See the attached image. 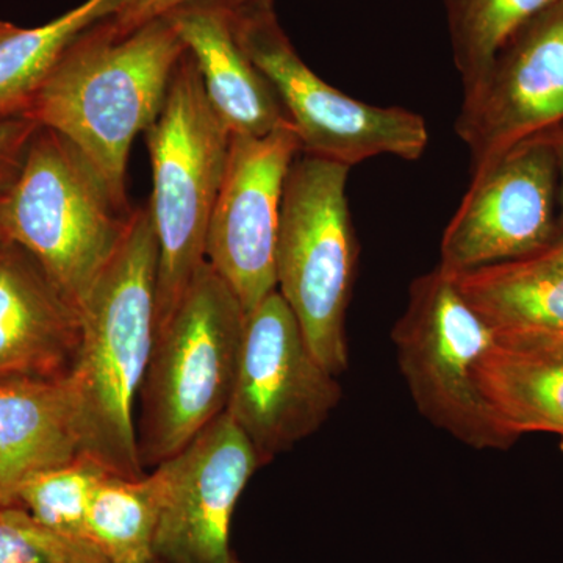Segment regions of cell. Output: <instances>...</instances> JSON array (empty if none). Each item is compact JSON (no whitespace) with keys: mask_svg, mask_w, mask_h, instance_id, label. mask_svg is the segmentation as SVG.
<instances>
[{"mask_svg":"<svg viewBox=\"0 0 563 563\" xmlns=\"http://www.w3.org/2000/svg\"><path fill=\"white\" fill-rule=\"evenodd\" d=\"M157 273L150 209L136 207L80 307V342L68 373L80 455L122 477L143 476L135 410L155 342Z\"/></svg>","mask_w":563,"mask_h":563,"instance_id":"cell-1","label":"cell"},{"mask_svg":"<svg viewBox=\"0 0 563 563\" xmlns=\"http://www.w3.org/2000/svg\"><path fill=\"white\" fill-rule=\"evenodd\" d=\"M109 18L66 47L27 118L70 141L117 202L132 209L128 165L133 141L157 120L187 49L168 18L124 33Z\"/></svg>","mask_w":563,"mask_h":563,"instance_id":"cell-2","label":"cell"},{"mask_svg":"<svg viewBox=\"0 0 563 563\" xmlns=\"http://www.w3.org/2000/svg\"><path fill=\"white\" fill-rule=\"evenodd\" d=\"M247 314L229 285L203 263L172 318L155 332L141 387V465L173 457L228 412Z\"/></svg>","mask_w":563,"mask_h":563,"instance_id":"cell-3","label":"cell"},{"mask_svg":"<svg viewBox=\"0 0 563 563\" xmlns=\"http://www.w3.org/2000/svg\"><path fill=\"white\" fill-rule=\"evenodd\" d=\"M144 135L154 181L147 209L158 244L157 332L207 262V232L231 150L232 133L207 98L190 52Z\"/></svg>","mask_w":563,"mask_h":563,"instance_id":"cell-4","label":"cell"},{"mask_svg":"<svg viewBox=\"0 0 563 563\" xmlns=\"http://www.w3.org/2000/svg\"><path fill=\"white\" fill-rule=\"evenodd\" d=\"M132 211L70 141L40 128L3 199V232L80 310L120 247Z\"/></svg>","mask_w":563,"mask_h":563,"instance_id":"cell-5","label":"cell"},{"mask_svg":"<svg viewBox=\"0 0 563 563\" xmlns=\"http://www.w3.org/2000/svg\"><path fill=\"white\" fill-rule=\"evenodd\" d=\"M350 166L301 154L282 199L277 291L318 361L336 377L350 365L346 313L358 246L346 198Z\"/></svg>","mask_w":563,"mask_h":563,"instance_id":"cell-6","label":"cell"},{"mask_svg":"<svg viewBox=\"0 0 563 563\" xmlns=\"http://www.w3.org/2000/svg\"><path fill=\"white\" fill-rule=\"evenodd\" d=\"M495 329L473 309L454 276L437 266L410 285L409 302L393 328L398 365L418 412L473 450L504 451L520 440L496 420L477 365Z\"/></svg>","mask_w":563,"mask_h":563,"instance_id":"cell-7","label":"cell"},{"mask_svg":"<svg viewBox=\"0 0 563 563\" xmlns=\"http://www.w3.org/2000/svg\"><path fill=\"white\" fill-rule=\"evenodd\" d=\"M229 7L240 46L272 84L303 154L350 168L377 155L407 162L421 158L429 132L420 114L369 106L322 80L282 29L274 0Z\"/></svg>","mask_w":563,"mask_h":563,"instance_id":"cell-8","label":"cell"},{"mask_svg":"<svg viewBox=\"0 0 563 563\" xmlns=\"http://www.w3.org/2000/svg\"><path fill=\"white\" fill-rule=\"evenodd\" d=\"M340 401L339 377L318 361L290 307L273 291L247 314L228 413L266 465L317 432Z\"/></svg>","mask_w":563,"mask_h":563,"instance_id":"cell-9","label":"cell"},{"mask_svg":"<svg viewBox=\"0 0 563 563\" xmlns=\"http://www.w3.org/2000/svg\"><path fill=\"white\" fill-rule=\"evenodd\" d=\"M301 143L290 122L262 136L232 135L209 232L206 261L246 314L277 290L282 199Z\"/></svg>","mask_w":563,"mask_h":563,"instance_id":"cell-10","label":"cell"},{"mask_svg":"<svg viewBox=\"0 0 563 563\" xmlns=\"http://www.w3.org/2000/svg\"><path fill=\"white\" fill-rule=\"evenodd\" d=\"M558 180L553 140L521 141L470 181L444 229L437 266L457 276L539 254L559 235Z\"/></svg>","mask_w":563,"mask_h":563,"instance_id":"cell-11","label":"cell"},{"mask_svg":"<svg viewBox=\"0 0 563 563\" xmlns=\"http://www.w3.org/2000/svg\"><path fill=\"white\" fill-rule=\"evenodd\" d=\"M562 120L563 0H558L504 43L479 87L463 96L455 132L472 154V180Z\"/></svg>","mask_w":563,"mask_h":563,"instance_id":"cell-12","label":"cell"},{"mask_svg":"<svg viewBox=\"0 0 563 563\" xmlns=\"http://www.w3.org/2000/svg\"><path fill=\"white\" fill-rule=\"evenodd\" d=\"M261 465L231 415L222 413L184 450L154 466L161 495L155 559L166 563H233V512Z\"/></svg>","mask_w":563,"mask_h":563,"instance_id":"cell-13","label":"cell"},{"mask_svg":"<svg viewBox=\"0 0 563 563\" xmlns=\"http://www.w3.org/2000/svg\"><path fill=\"white\" fill-rule=\"evenodd\" d=\"M79 307L18 244H0V383L66 376L79 347Z\"/></svg>","mask_w":563,"mask_h":563,"instance_id":"cell-14","label":"cell"},{"mask_svg":"<svg viewBox=\"0 0 563 563\" xmlns=\"http://www.w3.org/2000/svg\"><path fill=\"white\" fill-rule=\"evenodd\" d=\"M165 18L190 52L207 98L232 135L262 136L290 122L272 84L240 46L228 3H192Z\"/></svg>","mask_w":563,"mask_h":563,"instance_id":"cell-15","label":"cell"},{"mask_svg":"<svg viewBox=\"0 0 563 563\" xmlns=\"http://www.w3.org/2000/svg\"><path fill=\"white\" fill-rule=\"evenodd\" d=\"M477 385L496 420L515 435L563 437V335L495 329L477 365Z\"/></svg>","mask_w":563,"mask_h":563,"instance_id":"cell-16","label":"cell"},{"mask_svg":"<svg viewBox=\"0 0 563 563\" xmlns=\"http://www.w3.org/2000/svg\"><path fill=\"white\" fill-rule=\"evenodd\" d=\"M79 455L68 374L0 383V507L18 506L29 479Z\"/></svg>","mask_w":563,"mask_h":563,"instance_id":"cell-17","label":"cell"},{"mask_svg":"<svg viewBox=\"0 0 563 563\" xmlns=\"http://www.w3.org/2000/svg\"><path fill=\"white\" fill-rule=\"evenodd\" d=\"M493 329L531 328L563 335V269L539 258L496 263L454 276Z\"/></svg>","mask_w":563,"mask_h":563,"instance_id":"cell-18","label":"cell"},{"mask_svg":"<svg viewBox=\"0 0 563 563\" xmlns=\"http://www.w3.org/2000/svg\"><path fill=\"white\" fill-rule=\"evenodd\" d=\"M121 0H85L40 27H16L0 38V121L27 117L44 80L80 33L107 20Z\"/></svg>","mask_w":563,"mask_h":563,"instance_id":"cell-19","label":"cell"},{"mask_svg":"<svg viewBox=\"0 0 563 563\" xmlns=\"http://www.w3.org/2000/svg\"><path fill=\"white\" fill-rule=\"evenodd\" d=\"M161 517L154 472L140 477L107 474L92 493L87 525L109 563H152Z\"/></svg>","mask_w":563,"mask_h":563,"instance_id":"cell-20","label":"cell"},{"mask_svg":"<svg viewBox=\"0 0 563 563\" xmlns=\"http://www.w3.org/2000/svg\"><path fill=\"white\" fill-rule=\"evenodd\" d=\"M554 2L558 0H443L463 96L479 87L504 43Z\"/></svg>","mask_w":563,"mask_h":563,"instance_id":"cell-21","label":"cell"},{"mask_svg":"<svg viewBox=\"0 0 563 563\" xmlns=\"http://www.w3.org/2000/svg\"><path fill=\"white\" fill-rule=\"evenodd\" d=\"M107 474L99 463L79 455L29 479L18 495V506L62 539L98 550L88 533L87 515L92 493Z\"/></svg>","mask_w":563,"mask_h":563,"instance_id":"cell-22","label":"cell"},{"mask_svg":"<svg viewBox=\"0 0 563 563\" xmlns=\"http://www.w3.org/2000/svg\"><path fill=\"white\" fill-rule=\"evenodd\" d=\"M0 563H109L98 550L79 547L44 528L24 507L0 512Z\"/></svg>","mask_w":563,"mask_h":563,"instance_id":"cell-23","label":"cell"},{"mask_svg":"<svg viewBox=\"0 0 563 563\" xmlns=\"http://www.w3.org/2000/svg\"><path fill=\"white\" fill-rule=\"evenodd\" d=\"M40 128L27 117L0 121V195H7L16 180L29 144Z\"/></svg>","mask_w":563,"mask_h":563,"instance_id":"cell-24","label":"cell"},{"mask_svg":"<svg viewBox=\"0 0 563 563\" xmlns=\"http://www.w3.org/2000/svg\"><path fill=\"white\" fill-rule=\"evenodd\" d=\"M218 2L228 5L251 2V0H121L120 7L109 18L118 32H131L141 25L168 16L173 11L192 3Z\"/></svg>","mask_w":563,"mask_h":563,"instance_id":"cell-25","label":"cell"},{"mask_svg":"<svg viewBox=\"0 0 563 563\" xmlns=\"http://www.w3.org/2000/svg\"><path fill=\"white\" fill-rule=\"evenodd\" d=\"M532 257L550 263V265L559 266V268L563 269V233L555 236L553 242L548 244V246L544 247L543 251H540L539 254L532 255Z\"/></svg>","mask_w":563,"mask_h":563,"instance_id":"cell-26","label":"cell"},{"mask_svg":"<svg viewBox=\"0 0 563 563\" xmlns=\"http://www.w3.org/2000/svg\"><path fill=\"white\" fill-rule=\"evenodd\" d=\"M555 157H558V169H559V179H561V185H559V203H561V210H559L558 214V232L559 235L563 233V139L553 140Z\"/></svg>","mask_w":563,"mask_h":563,"instance_id":"cell-27","label":"cell"},{"mask_svg":"<svg viewBox=\"0 0 563 563\" xmlns=\"http://www.w3.org/2000/svg\"><path fill=\"white\" fill-rule=\"evenodd\" d=\"M3 199H5V195H0V244L9 242L3 232Z\"/></svg>","mask_w":563,"mask_h":563,"instance_id":"cell-28","label":"cell"},{"mask_svg":"<svg viewBox=\"0 0 563 563\" xmlns=\"http://www.w3.org/2000/svg\"><path fill=\"white\" fill-rule=\"evenodd\" d=\"M18 25H14L13 22L0 20V38L9 35L10 32H13Z\"/></svg>","mask_w":563,"mask_h":563,"instance_id":"cell-29","label":"cell"},{"mask_svg":"<svg viewBox=\"0 0 563 563\" xmlns=\"http://www.w3.org/2000/svg\"><path fill=\"white\" fill-rule=\"evenodd\" d=\"M559 446H561V453L563 454V437H561V444Z\"/></svg>","mask_w":563,"mask_h":563,"instance_id":"cell-30","label":"cell"},{"mask_svg":"<svg viewBox=\"0 0 563 563\" xmlns=\"http://www.w3.org/2000/svg\"><path fill=\"white\" fill-rule=\"evenodd\" d=\"M3 507H0V512H2Z\"/></svg>","mask_w":563,"mask_h":563,"instance_id":"cell-31","label":"cell"}]
</instances>
